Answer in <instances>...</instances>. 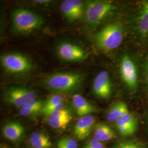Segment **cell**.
Here are the masks:
<instances>
[{
	"mask_svg": "<svg viewBox=\"0 0 148 148\" xmlns=\"http://www.w3.org/2000/svg\"><path fill=\"white\" fill-rule=\"evenodd\" d=\"M119 132L123 136H128L136 132L137 121L133 115L129 112L116 122Z\"/></svg>",
	"mask_w": 148,
	"mask_h": 148,
	"instance_id": "4fadbf2b",
	"label": "cell"
},
{
	"mask_svg": "<svg viewBox=\"0 0 148 148\" xmlns=\"http://www.w3.org/2000/svg\"><path fill=\"white\" fill-rule=\"evenodd\" d=\"M95 119L92 115L80 117L74 127L75 136L79 140L88 137L95 126Z\"/></svg>",
	"mask_w": 148,
	"mask_h": 148,
	"instance_id": "8fae6325",
	"label": "cell"
},
{
	"mask_svg": "<svg viewBox=\"0 0 148 148\" xmlns=\"http://www.w3.org/2000/svg\"><path fill=\"white\" fill-rule=\"evenodd\" d=\"M93 90L95 95L101 98H106L110 95L112 84L108 71H101L97 75L93 82Z\"/></svg>",
	"mask_w": 148,
	"mask_h": 148,
	"instance_id": "9c48e42d",
	"label": "cell"
},
{
	"mask_svg": "<svg viewBox=\"0 0 148 148\" xmlns=\"http://www.w3.org/2000/svg\"><path fill=\"white\" fill-rule=\"evenodd\" d=\"M124 36L123 27L121 24L111 23L102 28L95 34V42L103 51H110L119 47Z\"/></svg>",
	"mask_w": 148,
	"mask_h": 148,
	"instance_id": "6da1fadb",
	"label": "cell"
},
{
	"mask_svg": "<svg viewBox=\"0 0 148 148\" xmlns=\"http://www.w3.org/2000/svg\"><path fill=\"white\" fill-rule=\"evenodd\" d=\"M93 136L94 139L102 143L113 139L116 137V134L115 132L107 125L99 123L95 126Z\"/></svg>",
	"mask_w": 148,
	"mask_h": 148,
	"instance_id": "e0dca14e",
	"label": "cell"
},
{
	"mask_svg": "<svg viewBox=\"0 0 148 148\" xmlns=\"http://www.w3.org/2000/svg\"><path fill=\"white\" fill-rule=\"evenodd\" d=\"M30 143L34 148H51L52 142L49 138L43 133L35 132L32 134Z\"/></svg>",
	"mask_w": 148,
	"mask_h": 148,
	"instance_id": "d6986e66",
	"label": "cell"
},
{
	"mask_svg": "<svg viewBox=\"0 0 148 148\" xmlns=\"http://www.w3.org/2000/svg\"><path fill=\"white\" fill-rule=\"evenodd\" d=\"M64 98L63 97L59 95H53L50 97L47 101L44 103L43 107V109H47L49 107L57 105L60 103H63Z\"/></svg>",
	"mask_w": 148,
	"mask_h": 148,
	"instance_id": "ffe728a7",
	"label": "cell"
},
{
	"mask_svg": "<svg viewBox=\"0 0 148 148\" xmlns=\"http://www.w3.org/2000/svg\"><path fill=\"white\" fill-rule=\"evenodd\" d=\"M129 112L127 104L123 101H119L109 109L107 113L106 118L109 121L116 122Z\"/></svg>",
	"mask_w": 148,
	"mask_h": 148,
	"instance_id": "ac0fdd59",
	"label": "cell"
},
{
	"mask_svg": "<svg viewBox=\"0 0 148 148\" xmlns=\"http://www.w3.org/2000/svg\"><path fill=\"white\" fill-rule=\"evenodd\" d=\"M12 22L16 31L27 34L38 29L42 25L43 19L40 16L30 11L19 9L13 12Z\"/></svg>",
	"mask_w": 148,
	"mask_h": 148,
	"instance_id": "277c9868",
	"label": "cell"
},
{
	"mask_svg": "<svg viewBox=\"0 0 148 148\" xmlns=\"http://www.w3.org/2000/svg\"><path fill=\"white\" fill-rule=\"evenodd\" d=\"M33 2L37 3H40V4H46L48 3H49L50 1L48 0H36V1H33Z\"/></svg>",
	"mask_w": 148,
	"mask_h": 148,
	"instance_id": "484cf974",
	"label": "cell"
},
{
	"mask_svg": "<svg viewBox=\"0 0 148 148\" xmlns=\"http://www.w3.org/2000/svg\"><path fill=\"white\" fill-rule=\"evenodd\" d=\"M1 62L3 68L12 74H24L30 71L32 68L30 60L19 53L3 55L1 57Z\"/></svg>",
	"mask_w": 148,
	"mask_h": 148,
	"instance_id": "5b68a950",
	"label": "cell"
},
{
	"mask_svg": "<svg viewBox=\"0 0 148 148\" xmlns=\"http://www.w3.org/2000/svg\"><path fill=\"white\" fill-rule=\"evenodd\" d=\"M61 11L70 21H74L80 18L84 13V5L79 0H65L62 3Z\"/></svg>",
	"mask_w": 148,
	"mask_h": 148,
	"instance_id": "30bf717a",
	"label": "cell"
},
{
	"mask_svg": "<svg viewBox=\"0 0 148 148\" xmlns=\"http://www.w3.org/2000/svg\"><path fill=\"white\" fill-rule=\"evenodd\" d=\"M57 147H58V148H67L64 145L63 143H61L60 141H59L58 143Z\"/></svg>",
	"mask_w": 148,
	"mask_h": 148,
	"instance_id": "4316f807",
	"label": "cell"
},
{
	"mask_svg": "<svg viewBox=\"0 0 148 148\" xmlns=\"http://www.w3.org/2000/svg\"><path fill=\"white\" fill-rule=\"evenodd\" d=\"M73 101L76 114L81 117L89 115L97 111L95 106L79 94H76L73 96Z\"/></svg>",
	"mask_w": 148,
	"mask_h": 148,
	"instance_id": "9a60e30c",
	"label": "cell"
},
{
	"mask_svg": "<svg viewBox=\"0 0 148 148\" xmlns=\"http://www.w3.org/2000/svg\"><path fill=\"white\" fill-rule=\"evenodd\" d=\"M72 120L71 111L65 108L48 117L49 125L56 129L65 128Z\"/></svg>",
	"mask_w": 148,
	"mask_h": 148,
	"instance_id": "7c38bea8",
	"label": "cell"
},
{
	"mask_svg": "<svg viewBox=\"0 0 148 148\" xmlns=\"http://www.w3.org/2000/svg\"><path fill=\"white\" fill-rule=\"evenodd\" d=\"M24 131L23 126L20 123L16 122H12L7 123L2 130L3 136L5 138L14 142L21 138Z\"/></svg>",
	"mask_w": 148,
	"mask_h": 148,
	"instance_id": "2e32d148",
	"label": "cell"
},
{
	"mask_svg": "<svg viewBox=\"0 0 148 148\" xmlns=\"http://www.w3.org/2000/svg\"><path fill=\"white\" fill-rule=\"evenodd\" d=\"M115 148H143L139 144L132 142H124L119 143Z\"/></svg>",
	"mask_w": 148,
	"mask_h": 148,
	"instance_id": "603a6c76",
	"label": "cell"
},
{
	"mask_svg": "<svg viewBox=\"0 0 148 148\" xmlns=\"http://www.w3.org/2000/svg\"><path fill=\"white\" fill-rule=\"evenodd\" d=\"M144 76L145 82L148 87V58L146 60L144 66Z\"/></svg>",
	"mask_w": 148,
	"mask_h": 148,
	"instance_id": "d4e9b609",
	"label": "cell"
},
{
	"mask_svg": "<svg viewBox=\"0 0 148 148\" xmlns=\"http://www.w3.org/2000/svg\"><path fill=\"white\" fill-rule=\"evenodd\" d=\"M116 5L109 1H89L86 2L85 20L90 27H95L115 10Z\"/></svg>",
	"mask_w": 148,
	"mask_h": 148,
	"instance_id": "3957f363",
	"label": "cell"
},
{
	"mask_svg": "<svg viewBox=\"0 0 148 148\" xmlns=\"http://www.w3.org/2000/svg\"><path fill=\"white\" fill-rule=\"evenodd\" d=\"M57 53L61 58L69 62L82 61L88 57L84 49L69 42L60 43L57 47Z\"/></svg>",
	"mask_w": 148,
	"mask_h": 148,
	"instance_id": "ba28073f",
	"label": "cell"
},
{
	"mask_svg": "<svg viewBox=\"0 0 148 148\" xmlns=\"http://www.w3.org/2000/svg\"><path fill=\"white\" fill-rule=\"evenodd\" d=\"M135 27L139 36L145 39L148 36V1L141 6L135 23Z\"/></svg>",
	"mask_w": 148,
	"mask_h": 148,
	"instance_id": "5bb4252c",
	"label": "cell"
},
{
	"mask_svg": "<svg viewBox=\"0 0 148 148\" xmlns=\"http://www.w3.org/2000/svg\"><path fill=\"white\" fill-rule=\"evenodd\" d=\"M83 81V76L77 72L58 73L49 75L44 83L48 88L57 92H68L77 89Z\"/></svg>",
	"mask_w": 148,
	"mask_h": 148,
	"instance_id": "7a4b0ae2",
	"label": "cell"
},
{
	"mask_svg": "<svg viewBox=\"0 0 148 148\" xmlns=\"http://www.w3.org/2000/svg\"><path fill=\"white\" fill-rule=\"evenodd\" d=\"M120 73L122 81L132 90L138 87V74L136 64L127 54L122 57L120 64Z\"/></svg>",
	"mask_w": 148,
	"mask_h": 148,
	"instance_id": "8992f818",
	"label": "cell"
},
{
	"mask_svg": "<svg viewBox=\"0 0 148 148\" xmlns=\"http://www.w3.org/2000/svg\"><path fill=\"white\" fill-rule=\"evenodd\" d=\"M37 93L25 87H13L8 90L5 94L6 101L12 106L21 108L29 101L36 99Z\"/></svg>",
	"mask_w": 148,
	"mask_h": 148,
	"instance_id": "52a82bcc",
	"label": "cell"
},
{
	"mask_svg": "<svg viewBox=\"0 0 148 148\" xmlns=\"http://www.w3.org/2000/svg\"><path fill=\"white\" fill-rule=\"evenodd\" d=\"M61 143H63L64 145L67 148H77V143L73 139L64 138L59 140Z\"/></svg>",
	"mask_w": 148,
	"mask_h": 148,
	"instance_id": "7402d4cb",
	"label": "cell"
},
{
	"mask_svg": "<svg viewBox=\"0 0 148 148\" xmlns=\"http://www.w3.org/2000/svg\"><path fill=\"white\" fill-rule=\"evenodd\" d=\"M40 111H38L35 109H32L24 108V107H21L19 110V113L23 116H29L35 115L36 114H37Z\"/></svg>",
	"mask_w": 148,
	"mask_h": 148,
	"instance_id": "44dd1931",
	"label": "cell"
},
{
	"mask_svg": "<svg viewBox=\"0 0 148 148\" xmlns=\"http://www.w3.org/2000/svg\"><path fill=\"white\" fill-rule=\"evenodd\" d=\"M84 148H106L104 145L95 139L90 140Z\"/></svg>",
	"mask_w": 148,
	"mask_h": 148,
	"instance_id": "cb8c5ba5",
	"label": "cell"
}]
</instances>
